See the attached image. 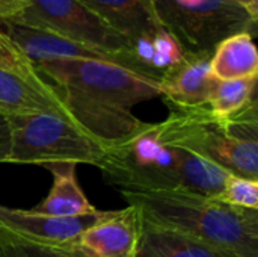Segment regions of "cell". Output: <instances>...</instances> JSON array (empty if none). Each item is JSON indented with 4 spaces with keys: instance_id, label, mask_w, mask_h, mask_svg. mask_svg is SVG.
I'll return each mask as SVG.
<instances>
[{
    "instance_id": "2e32d148",
    "label": "cell",
    "mask_w": 258,
    "mask_h": 257,
    "mask_svg": "<svg viewBox=\"0 0 258 257\" xmlns=\"http://www.w3.org/2000/svg\"><path fill=\"white\" fill-rule=\"evenodd\" d=\"M210 71L216 80L257 77L258 52L252 33L240 32L221 41L213 50Z\"/></svg>"
},
{
    "instance_id": "8992f818",
    "label": "cell",
    "mask_w": 258,
    "mask_h": 257,
    "mask_svg": "<svg viewBox=\"0 0 258 257\" xmlns=\"http://www.w3.org/2000/svg\"><path fill=\"white\" fill-rule=\"evenodd\" d=\"M162 26L190 52H213L228 36L254 29L257 18L237 0H201L192 6L154 0Z\"/></svg>"
},
{
    "instance_id": "6da1fadb",
    "label": "cell",
    "mask_w": 258,
    "mask_h": 257,
    "mask_svg": "<svg viewBox=\"0 0 258 257\" xmlns=\"http://www.w3.org/2000/svg\"><path fill=\"white\" fill-rule=\"evenodd\" d=\"M35 67L59 88L74 121L107 145L142 130L147 123L132 112L133 106L160 97L157 79L115 62L50 59Z\"/></svg>"
},
{
    "instance_id": "277c9868",
    "label": "cell",
    "mask_w": 258,
    "mask_h": 257,
    "mask_svg": "<svg viewBox=\"0 0 258 257\" xmlns=\"http://www.w3.org/2000/svg\"><path fill=\"white\" fill-rule=\"evenodd\" d=\"M194 153L160 142L154 123H147L133 136L107 148L100 170L119 189L157 191L186 189Z\"/></svg>"
},
{
    "instance_id": "3957f363",
    "label": "cell",
    "mask_w": 258,
    "mask_h": 257,
    "mask_svg": "<svg viewBox=\"0 0 258 257\" xmlns=\"http://www.w3.org/2000/svg\"><path fill=\"white\" fill-rule=\"evenodd\" d=\"M168 108V117L154 123L160 142L201 156L233 174L258 180L257 100L230 118L213 115L207 105Z\"/></svg>"
},
{
    "instance_id": "5b68a950",
    "label": "cell",
    "mask_w": 258,
    "mask_h": 257,
    "mask_svg": "<svg viewBox=\"0 0 258 257\" xmlns=\"http://www.w3.org/2000/svg\"><path fill=\"white\" fill-rule=\"evenodd\" d=\"M11 130L8 164H86L97 168L107 148L79 124L56 115H3Z\"/></svg>"
},
{
    "instance_id": "ac0fdd59",
    "label": "cell",
    "mask_w": 258,
    "mask_h": 257,
    "mask_svg": "<svg viewBox=\"0 0 258 257\" xmlns=\"http://www.w3.org/2000/svg\"><path fill=\"white\" fill-rule=\"evenodd\" d=\"M0 257H76L56 247L24 239L0 227Z\"/></svg>"
},
{
    "instance_id": "603a6c76",
    "label": "cell",
    "mask_w": 258,
    "mask_h": 257,
    "mask_svg": "<svg viewBox=\"0 0 258 257\" xmlns=\"http://www.w3.org/2000/svg\"><path fill=\"white\" fill-rule=\"evenodd\" d=\"M178 5H183V6H192V5H197L200 3L201 0H175Z\"/></svg>"
},
{
    "instance_id": "5bb4252c",
    "label": "cell",
    "mask_w": 258,
    "mask_h": 257,
    "mask_svg": "<svg viewBox=\"0 0 258 257\" xmlns=\"http://www.w3.org/2000/svg\"><path fill=\"white\" fill-rule=\"evenodd\" d=\"M53 177L47 197L32 211L54 218H77L95 214L98 209L86 198L76 177V164L44 165Z\"/></svg>"
},
{
    "instance_id": "44dd1931",
    "label": "cell",
    "mask_w": 258,
    "mask_h": 257,
    "mask_svg": "<svg viewBox=\"0 0 258 257\" xmlns=\"http://www.w3.org/2000/svg\"><path fill=\"white\" fill-rule=\"evenodd\" d=\"M11 156V130L8 120L0 114V164H8Z\"/></svg>"
},
{
    "instance_id": "52a82bcc",
    "label": "cell",
    "mask_w": 258,
    "mask_h": 257,
    "mask_svg": "<svg viewBox=\"0 0 258 257\" xmlns=\"http://www.w3.org/2000/svg\"><path fill=\"white\" fill-rule=\"evenodd\" d=\"M15 23L54 32L70 39L125 56L141 71L128 39L104 23L80 0H29V6Z\"/></svg>"
},
{
    "instance_id": "ffe728a7",
    "label": "cell",
    "mask_w": 258,
    "mask_h": 257,
    "mask_svg": "<svg viewBox=\"0 0 258 257\" xmlns=\"http://www.w3.org/2000/svg\"><path fill=\"white\" fill-rule=\"evenodd\" d=\"M29 6V0H0V20L15 23Z\"/></svg>"
},
{
    "instance_id": "ba28073f",
    "label": "cell",
    "mask_w": 258,
    "mask_h": 257,
    "mask_svg": "<svg viewBox=\"0 0 258 257\" xmlns=\"http://www.w3.org/2000/svg\"><path fill=\"white\" fill-rule=\"evenodd\" d=\"M0 114H47L76 123L59 88L44 77L32 61L0 68Z\"/></svg>"
},
{
    "instance_id": "9c48e42d",
    "label": "cell",
    "mask_w": 258,
    "mask_h": 257,
    "mask_svg": "<svg viewBox=\"0 0 258 257\" xmlns=\"http://www.w3.org/2000/svg\"><path fill=\"white\" fill-rule=\"evenodd\" d=\"M142 215L127 204L106 214L67 244L56 245L76 257H138Z\"/></svg>"
},
{
    "instance_id": "d6986e66",
    "label": "cell",
    "mask_w": 258,
    "mask_h": 257,
    "mask_svg": "<svg viewBox=\"0 0 258 257\" xmlns=\"http://www.w3.org/2000/svg\"><path fill=\"white\" fill-rule=\"evenodd\" d=\"M216 198L234 208L258 211V180L231 173Z\"/></svg>"
},
{
    "instance_id": "9a60e30c",
    "label": "cell",
    "mask_w": 258,
    "mask_h": 257,
    "mask_svg": "<svg viewBox=\"0 0 258 257\" xmlns=\"http://www.w3.org/2000/svg\"><path fill=\"white\" fill-rule=\"evenodd\" d=\"M138 257H237L192 236L144 221Z\"/></svg>"
},
{
    "instance_id": "8fae6325",
    "label": "cell",
    "mask_w": 258,
    "mask_h": 257,
    "mask_svg": "<svg viewBox=\"0 0 258 257\" xmlns=\"http://www.w3.org/2000/svg\"><path fill=\"white\" fill-rule=\"evenodd\" d=\"M213 52L184 50L183 59L166 70L160 79V97L166 106H206L216 79L210 71Z\"/></svg>"
},
{
    "instance_id": "4fadbf2b",
    "label": "cell",
    "mask_w": 258,
    "mask_h": 257,
    "mask_svg": "<svg viewBox=\"0 0 258 257\" xmlns=\"http://www.w3.org/2000/svg\"><path fill=\"white\" fill-rule=\"evenodd\" d=\"M104 23L125 36L132 48L150 39L163 26L157 17L154 0H80Z\"/></svg>"
},
{
    "instance_id": "7c38bea8",
    "label": "cell",
    "mask_w": 258,
    "mask_h": 257,
    "mask_svg": "<svg viewBox=\"0 0 258 257\" xmlns=\"http://www.w3.org/2000/svg\"><path fill=\"white\" fill-rule=\"evenodd\" d=\"M104 214L106 211H97L77 218H54L36 214L32 209L23 211L0 204V227L33 242L62 245L92 226Z\"/></svg>"
},
{
    "instance_id": "7402d4cb",
    "label": "cell",
    "mask_w": 258,
    "mask_h": 257,
    "mask_svg": "<svg viewBox=\"0 0 258 257\" xmlns=\"http://www.w3.org/2000/svg\"><path fill=\"white\" fill-rule=\"evenodd\" d=\"M240 5H243L246 9H248V12L252 15V17H255L257 18L258 15V0H237Z\"/></svg>"
},
{
    "instance_id": "e0dca14e",
    "label": "cell",
    "mask_w": 258,
    "mask_h": 257,
    "mask_svg": "<svg viewBox=\"0 0 258 257\" xmlns=\"http://www.w3.org/2000/svg\"><path fill=\"white\" fill-rule=\"evenodd\" d=\"M255 88L257 77L216 80L207 100V108L219 118H230L255 100Z\"/></svg>"
},
{
    "instance_id": "7a4b0ae2",
    "label": "cell",
    "mask_w": 258,
    "mask_h": 257,
    "mask_svg": "<svg viewBox=\"0 0 258 257\" xmlns=\"http://www.w3.org/2000/svg\"><path fill=\"white\" fill-rule=\"evenodd\" d=\"M127 201L144 221L204 241L237 257H258V211L222 203L186 189L127 191Z\"/></svg>"
},
{
    "instance_id": "30bf717a",
    "label": "cell",
    "mask_w": 258,
    "mask_h": 257,
    "mask_svg": "<svg viewBox=\"0 0 258 257\" xmlns=\"http://www.w3.org/2000/svg\"><path fill=\"white\" fill-rule=\"evenodd\" d=\"M3 29L33 64L50 59H98L115 62L141 73L135 67V64L125 56L70 39L54 32L21 26L11 21H3Z\"/></svg>"
}]
</instances>
